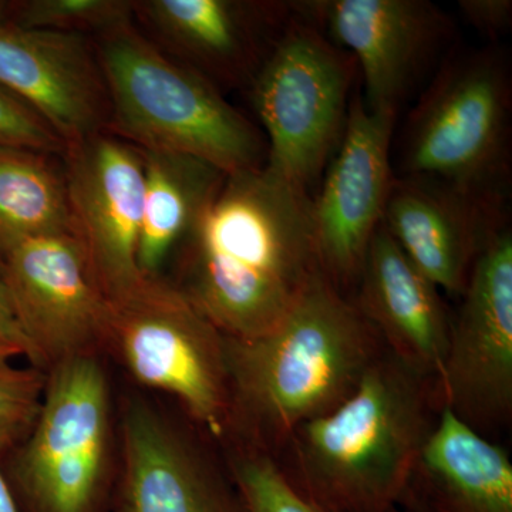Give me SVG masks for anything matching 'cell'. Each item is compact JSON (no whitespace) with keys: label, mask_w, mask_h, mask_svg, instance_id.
I'll use <instances>...</instances> for the list:
<instances>
[{"label":"cell","mask_w":512,"mask_h":512,"mask_svg":"<svg viewBox=\"0 0 512 512\" xmlns=\"http://www.w3.org/2000/svg\"><path fill=\"white\" fill-rule=\"evenodd\" d=\"M93 43L109 94L110 134L138 150L198 158L224 174L265 164L264 138L254 124L133 22Z\"/></svg>","instance_id":"cell-4"},{"label":"cell","mask_w":512,"mask_h":512,"mask_svg":"<svg viewBox=\"0 0 512 512\" xmlns=\"http://www.w3.org/2000/svg\"><path fill=\"white\" fill-rule=\"evenodd\" d=\"M3 467L22 512H110L109 382L97 356L46 373L39 412Z\"/></svg>","instance_id":"cell-6"},{"label":"cell","mask_w":512,"mask_h":512,"mask_svg":"<svg viewBox=\"0 0 512 512\" xmlns=\"http://www.w3.org/2000/svg\"><path fill=\"white\" fill-rule=\"evenodd\" d=\"M0 146L26 148L50 156L64 153V143L53 128L3 87H0Z\"/></svg>","instance_id":"cell-24"},{"label":"cell","mask_w":512,"mask_h":512,"mask_svg":"<svg viewBox=\"0 0 512 512\" xmlns=\"http://www.w3.org/2000/svg\"><path fill=\"white\" fill-rule=\"evenodd\" d=\"M2 269H3V258H2V255H0V276H2Z\"/></svg>","instance_id":"cell-31"},{"label":"cell","mask_w":512,"mask_h":512,"mask_svg":"<svg viewBox=\"0 0 512 512\" xmlns=\"http://www.w3.org/2000/svg\"><path fill=\"white\" fill-rule=\"evenodd\" d=\"M390 512H414V511H409V510H404V508H394L393 511H390Z\"/></svg>","instance_id":"cell-30"},{"label":"cell","mask_w":512,"mask_h":512,"mask_svg":"<svg viewBox=\"0 0 512 512\" xmlns=\"http://www.w3.org/2000/svg\"><path fill=\"white\" fill-rule=\"evenodd\" d=\"M399 508L414 512H512V463L495 441L448 409L421 450Z\"/></svg>","instance_id":"cell-19"},{"label":"cell","mask_w":512,"mask_h":512,"mask_svg":"<svg viewBox=\"0 0 512 512\" xmlns=\"http://www.w3.org/2000/svg\"><path fill=\"white\" fill-rule=\"evenodd\" d=\"M0 512H22L3 471L2 457H0Z\"/></svg>","instance_id":"cell-29"},{"label":"cell","mask_w":512,"mask_h":512,"mask_svg":"<svg viewBox=\"0 0 512 512\" xmlns=\"http://www.w3.org/2000/svg\"><path fill=\"white\" fill-rule=\"evenodd\" d=\"M30 421L0 419V457L12 451L32 427Z\"/></svg>","instance_id":"cell-28"},{"label":"cell","mask_w":512,"mask_h":512,"mask_svg":"<svg viewBox=\"0 0 512 512\" xmlns=\"http://www.w3.org/2000/svg\"><path fill=\"white\" fill-rule=\"evenodd\" d=\"M121 434L110 512H245L228 467L147 404H128Z\"/></svg>","instance_id":"cell-15"},{"label":"cell","mask_w":512,"mask_h":512,"mask_svg":"<svg viewBox=\"0 0 512 512\" xmlns=\"http://www.w3.org/2000/svg\"><path fill=\"white\" fill-rule=\"evenodd\" d=\"M140 151L144 194L137 265L144 276H160L164 262L181 247L227 174L184 154Z\"/></svg>","instance_id":"cell-20"},{"label":"cell","mask_w":512,"mask_h":512,"mask_svg":"<svg viewBox=\"0 0 512 512\" xmlns=\"http://www.w3.org/2000/svg\"><path fill=\"white\" fill-rule=\"evenodd\" d=\"M0 87L42 117L64 147L109 133V94L87 36L0 26Z\"/></svg>","instance_id":"cell-16"},{"label":"cell","mask_w":512,"mask_h":512,"mask_svg":"<svg viewBox=\"0 0 512 512\" xmlns=\"http://www.w3.org/2000/svg\"><path fill=\"white\" fill-rule=\"evenodd\" d=\"M293 9L353 56L370 111L397 113L450 33V20L426 0H308Z\"/></svg>","instance_id":"cell-12"},{"label":"cell","mask_w":512,"mask_h":512,"mask_svg":"<svg viewBox=\"0 0 512 512\" xmlns=\"http://www.w3.org/2000/svg\"><path fill=\"white\" fill-rule=\"evenodd\" d=\"M228 470L245 512H323L286 480L274 457L227 446Z\"/></svg>","instance_id":"cell-23"},{"label":"cell","mask_w":512,"mask_h":512,"mask_svg":"<svg viewBox=\"0 0 512 512\" xmlns=\"http://www.w3.org/2000/svg\"><path fill=\"white\" fill-rule=\"evenodd\" d=\"M461 16L478 32L487 36H500L511 28V0H461Z\"/></svg>","instance_id":"cell-27"},{"label":"cell","mask_w":512,"mask_h":512,"mask_svg":"<svg viewBox=\"0 0 512 512\" xmlns=\"http://www.w3.org/2000/svg\"><path fill=\"white\" fill-rule=\"evenodd\" d=\"M20 356L28 357L35 366V350L20 323L8 288L0 279V366L10 365V360Z\"/></svg>","instance_id":"cell-26"},{"label":"cell","mask_w":512,"mask_h":512,"mask_svg":"<svg viewBox=\"0 0 512 512\" xmlns=\"http://www.w3.org/2000/svg\"><path fill=\"white\" fill-rule=\"evenodd\" d=\"M127 0H12L0 2V26L87 36L133 22Z\"/></svg>","instance_id":"cell-22"},{"label":"cell","mask_w":512,"mask_h":512,"mask_svg":"<svg viewBox=\"0 0 512 512\" xmlns=\"http://www.w3.org/2000/svg\"><path fill=\"white\" fill-rule=\"evenodd\" d=\"M106 349L141 386L175 397L205 433L224 441L231 403L225 336L177 285L143 276L110 299Z\"/></svg>","instance_id":"cell-8"},{"label":"cell","mask_w":512,"mask_h":512,"mask_svg":"<svg viewBox=\"0 0 512 512\" xmlns=\"http://www.w3.org/2000/svg\"><path fill=\"white\" fill-rule=\"evenodd\" d=\"M384 350L352 298L316 272L274 329L225 338L231 403L222 443L276 458L299 426L345 402Z\"/></svg>","instance_id":"cell-2"},{"label":"cell","mask_w":512,"mask_h":512,"mask_svg":"<svg viewBox=\"0 0 512 512\" xmlns=\"http://www.w3.org/2000/svg\"><path fill=\"white\" fill-rule=\"evenodd\" d=\"M396 119L393 111L367 110L362 97L350 101L345 134L312 198L320 274L345 295L355 291L392 191Z\"/></svg>","instance_id":"cell-11"},{"label":"cell","mask_w":512,"mask_h":512,"mask_svg":"<svg viewBox=\"0 0 512 512\" xmlns=\"http://www.w3.org/2000/svg\"><path fill=\"white\" fill-rule=\"evenodd\" d=\"M441 409L437 383L384 350L355 392L293 431L275 460L323 512H390Z\"/></svg>","instance_id":"cell-3"},{"label":"cell","mask_w":512,"mask_h":512,"mask_svg":"<svg viewBox=\"0 0 512 512\" xmlns=\"http://www.w3.org/2000/svg\"><path fill=\"white\" fill-rule=\"evenodd\" d=\"M64 232L74 231L63 170L50 154L0 146V255Z\"/></svg>","instance_id":"cell-21"},{"label":"cell","mask_w":512,"mask_h":512,"mask_svg":"<svg viewBox=\"0 0 512 512\" xmlns=\"http://www.w3.org/2000/svg\"><path fill=\"white\" fill-rule=\"evenodd\" d=\"M352 301L387 352L439 383L451 319L440 289L421 274L390 237L377 229Z\"/></svg>","instance_id":"cell-18"},{"label":"cell","mask_w":512,"mask_h":512,"mask_svg":"<svg viewBox=\"0 0 512 512\" xmlns=\"http://www.w3.org/2000/svg\"><path fill=\"white\" fill-rule=\"evenodd\" d=\"M511 97L510 63L494 47L444 64L407 121L402 177L505 204Z\"/></svg>","instance_id":"cell-5"},{"label":"cell","mask_w":512,"mask_h":512,"mask_svg":"<svg viewBox=\"0 0 512 512\" xmlns=\"http://www.w3.org/2000/svg\"><path fill=\"white\" fill-rule=\"evenodd\" d=\"M3 284L35 350L53 367L106 349L110 299L74 232L20 242L2 255Z\"/></svg>","instance_id":"cell-10"},{"label":"cell","mask_w":512,"mask_h":512,"mask_svg":"<svg viewBox=\"0 0 512 512\" xmlns=\"http://www.w3.org/2000/svg\"><path fill=\"white\" fill-rule=\"evenodd\" d=\"M437 389L441 407L493 440L512 420V234L505 225L473 266Z\"/></svg>","instance_id":"cell-9"},{"label":"cell","mask_w":512,"mask_h":512,"mask_svg":"<svg viewBox=\"0 0 512 512\" xmlns=\"http://www.w3.org/2000/svg\"><path fill=\"white\" fill-rule=\"evenodd\" d=\"M504 205L439 181L394 177L382 224L421 274L460 298L478 256L507 225Z\"/></svg>","instance_id":"cell-17"},{"label":"cell","mask_w":512,"mask_h":512,"mask_svg":"<svg viewBox=\"0 0 512 512\" xmlns=\"http://www.w3.org/2000/svg\"><path fill=\"white\" fill-rule=\"evenodd\" d=\"M356 73L353 56L295 12L251 83L269 171L309 192L345 134Z\"/></svg>","instance_id":"cell-7"},{"label":"cell","mask_w":512,"mask_h":512,"mask_svg":"<svg viewBox=\"0 0 512 512\" xmlns=\"http://www.w3.org/2000/svg\"><path fill=\"white\" fill-rule=\"evenodd\" d=\"M134 18L168 56L218 86L248 83L295 18L293 2L144 0Z\"/></svg>","instance_id":"cell-14"},{"label":"cell","mask_w":512,"mask_h":512,"mask_svg":"<svg viewBox=\"0 0 512 512\" xmlns=\"http://www.w3.org/2000/svg\"><path fill=\"white\" fill-rule=\"evenodd\" d=\"M64 180L74 235L109 299L143 278L137 265L144 161L137 147L110 133L64 148Z\"/></svg>","instance_id":"cell-13"},{"label":"cell","mask_w":512,"mask_h":512,"mask_svg":"<svg viewBox=\"0 0 512 512\" xmlns=\"http://www.w3.org/2000/svg\"><path fill=\"white\" fill-rule=\"evenodd\" d=\"M319 271L312 197L265 165L225 175L181 244L178 289L225 338L274 329Z\"/></svg>","instance_id":"cell-1"},{"label":"cell","mask_w":512,"mask_h":512,"mask_svg":"<svg viewBox=\"0 0 512 512\" xmlns=\"http://www.w3.org/2000/svg\"><path fill=\"white\" fill-rule=\"evenodd\" d=\"M46 373L32 369L0 366V419L33 423L45 390Z\"/></svg>","instance_id":"cell-25"}]
</instances>
